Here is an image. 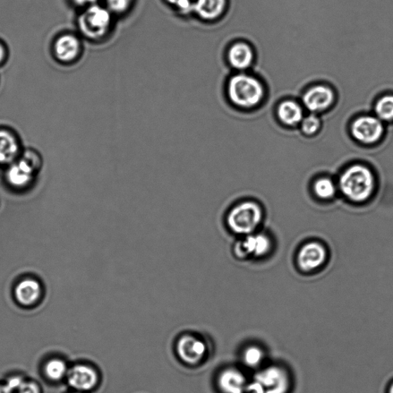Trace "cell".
<instances>
[{
    "label": "cell",
    "instance_id": "obj_18",
    "mask_svg": "<svg viewBox=\"0 0 393 393\" xmlns=\"http://www.w3.org/2000/svg\"><path fill=\"white\" fill-rule=\"evenodd\" d=\"M80 44L78 39L72 35H65L58 38L55 44V53L59 61H71L78 56Z\"/></svg>",
    "mask_w": 393,
    "mask_h": 393
},
{
    "label": "cell",
    "instance_id": "obj_2",
    "mask_svg": "<svg viewBox=\"0 0 393 393\" xmlns=\"http://www.w3.org/2000/svg\"><path fill=\"white\" fill-rule=\"evenodd\" d=\"M338 190L347 201L364 203L371 199L375 189V177L370 167L356 163L342 172Z\"/></svg>",
    "mask_w": 393,
    "mask_h": 393
},
{
    "label": "cell",
    "instance_id": "obj_20",
    "mask_svg": "<svg viewBox=\"0 0 393 393\" xmlns=\"http://www.w3.org/2000/svg\"><path fill=\"white\" fill-rule=\"evenodd\" d=\"M338 185L329 177H320L313 184V192L322 201H330L336 196Z\"/></svg>",
    "mask_w": 393,
    "mask_h": 393
},
{
    "label": "cell",
    "instance_id": "obj_24",
    "mask_svg": "<svg viewBox=\"0 0 393 393\" xmlns=\"http://www.w3.org/2000/svg\"><path fill=\"white\" fill-rule=\"evenodd\" d=\"M321 117L317 114L310 113L305 116L299 129L303 135L307 137H312L317 135L322 127Z\"/></svg>",
    "mask_w": 393,
    "mask_h": 393
},
{
    "label": "cell",
    "instance_id": "obj_5",
    "mask_svg": "<svg viewBox=\"0 0 393 393\" xmlns=\"http://www.w3.org/2000/svg\"><path fill=\"white\" fill-rule=\"evenodd\" d=\"M349 132L358 144L373 147L382 142L386 134V126L375 115L363 114L353 119Z\"/></svg>",
    "mask_w": 393,
    "mask_h": 393
},
{
    "label": "cell",
    "instance_id": "obj_21",
    "mask_svg": "<svg viewBox=\"0 0 393 393\" xmlns=\"http://www.w3.org/2000/svg\"><path fill=\"white\" fill-rule=\"evenodd\" d=\"M373 111L382 123H393V94L380 96L375 100Z\"/></svg>",
    "mask_w": 393,
    "mask_h": 393
},
{
    "label": "cell",
    "instance_id": "obj_31",
    "mask_svg": "<svg viewBox=\"0 0 393 393\" xmlns=\"http://www.w3.org/2000/svg\"><path fill=\"white\" fill-rule=\"evenodd\" d=\"M388 393H393V382L391 384V386L389 387Z\"/></svg>",
    "mask_w": 393,
    "mask_h": 393
},
{
    "label": "cell",
    "instance_id": "obj_12",
    "mask_svg": "<svg viewBox=\"0 0 393 393\" xmlns=\"http://www.w3.org/2000/svg\"><path fill=\"white\" fill-rule=\"evenodd\" d=\"M276 116L282 125L290 129L300 126L305 116L302 104L294 99L281 100L276 108Z\"/></svg>",
    "mask_w": 393,
    "mask_h": 393
},
{
    "label": "cell",
    "instance_id": "obj_4",
    "mask_svg": "<svg viewBox=\"0 0 393 393\" xmlns=\"http://www.w3.org/2000/svg\"><path fill=\"white\" fill-rule=\"evenodd\" d=\"M290 378L288 373L279 366H269L255 375L247 383L245 393H288Z\"/></svg>",
    "mask_w": 393,
    "mask_h": 393
},
{
    "label": "cell",
    "instance_id": "obj_3",
    "mask_svg": "<svg viewBox=\"0 0 393 393\" xmlns=\"http://www.w3.org/2000/svg\"><path fill=\"white\" fill-rule=\"evenodd\" d=\"M227 96L235 107L251 111L262 105L267 88L259 77L241 73L230 79Z\"/></svg>",
    "mask_w": 393,
    "mask_h": 393
},
{
    "label": "cell",
    "instance_id": "obj_22",
    "mask_svg": "<svg viewBox=\"0 0 393 393\" xmlns=\"http://www.w3.org/2000/svg\"><path fill=\"white\" fill-rule=\"evenodd\" d=\"M44 372L49 380L58 381L66 377L68 369L66 363L61 358H53L46 363Z\"/></svg>",
    "mask_w": 393,
    "mask_h": 393
},
{
    "label": "cell",
    "instance_id": "obj_32",
    "mask_svg": "<svg viewBox=\"0 0 393 393\" xmlns=\"http://www.w3.org/2000/svg\"><path fill=\"white\" fill-rule=\"evenodd\" d=\"M74 393H81V392H74Z\"/></svg>",
    "mask_w": 393,
    "mask_h": 393
},
{
    "label": "cell",
    "instance_id": "obj_25",
    "mask_svg": "<svg viewBox=\"0 0 393 393\" xmlns=\"http://www.w3.org/2000/svg\"><path fill=\"white\" fill-rule=\"evenodd\" d=\"M109 11L116 13L125 12L130 8L132 0H106Z\"/></svg>",
    "mask_w": 393,
    "mask_h": 393
},
{
    "label": "cell",
    "instance_id": "obj_7",
    "mask_svg": "<svg viewBox=\"0 0 393 393\" xmlns=\"http://www.w3.org/2000/svg\"><path fill=\"white\" fill-rule=\"evenodd\" d=\"M301 104L310 113L321 115L335 105L337 93L325 83H318L307 88L301 98Z\"/></svg>",
    "mask_w": 393,
    "mask_h": 393
},
{
    "label": "cell",
    "instance_id": "obj_15",
    "mask_svg": "<svg viewBox=\"0 0 393 393\" xmlns=\"http://www.w3.org/2000/svg\"><path fill=\"white\" fill-rule=\"evenodd\" d=\"M249 382L238 370L229 368L222 371L218 378V385L223 393H245Z\"/></svg>",
    "mask_w": 393,
    "mask_h": 393
},
{
    "label": "cell",
    "instance_id": "obj_11",
    "mask_svg": "<svg viewBox=\"0 0 393 393\" xmlns=\"http://www.w3.org/2000/svg\"><path fill=\"white\" fill-rule=\"evenodd\" d=\"M68 385L77 392H88L97 386L99 374L95 369L87 365H76L67 373Z\"/></svg>",
    "mask_w": 393,
    "mask_h": 393
},
{
    "label": "cell",
    "instance_id": "obj_28",
    "mask_svg": "<svg viewBox=\"0 0 393 393\" xmlns=\"http://www.w3.org/2000/svg\"><path fill=\"white\" fill-rule=\"evenodd\" d=\"M98 0H74V2L76 4L81 5V6L94 4Z\"/></svg>",
    "mask_w": 393,
    "mask_h": 393
},
{
    "label": "cell",
    "instance_id": "obj_9",
    "mask_svg": "<svg viewBox=\"0 0 393 393\" xmlns=\"http://www.w3.org/2000/svg\"><path fill=\"white\" fill-rule=\"evenodd\" d=\"M326 247L319 242L305 243L298 251V268L305 273L313 272L321 268L328 257Z\"/></svg>",
    "mask_w": 393,
    "mask_h": 393
},
{
    "label": "cell",
    "instance_id": "obj_19",
    "mask_svg": "<svg viewBox=\"0 0 393 393\" xmlns=\"http://www.w3.org/2000/svg\"><path fill=\"white\" fill-rule=\"evenodd\" d=\"M18 151V144L14 137L6 131H0V163H10Z\"/></svg>",
    "mask_w": 393,
    "mask_h": 393
},
{
    "label": "cell",
    "instance_id": "obj_1",
    "mask_svg": "<svg viewBox=\"0 0 393 393\" xmlns=\"http://www.w3.org/2000/svg\"><path fill=\"white\" fill-rule=\"evenodd\" d=\"M263 220L260 204L250 199L230 203L222 211L220 224L224 232L241 238L257 232Z\"/></svg>",
    "mask_w": 393,
    "mask_h": 393
},
{
    "label": "cell",
    "instance_id": "obj_14",
    "mask_svg": "<svg viewBox=\"0 0 393 393\" xmlns=\"http://www.w3.org/2000/svg\"><path fill=\"white\" fill-rule=\"evenodd\" d=\"M39 161L37 157L27 156L18 163L13 166L8 172V182L15 187L27 186L32 181L34 173L38 168Z\"/></svg>",
    "mask_w": 393,
    "mask_h": 393
},
{
    "label": "cell",
    "instance_id": "obj_29",
    "mask_svg": "<svg viewBox=\"0 0 393 393\" xmlns=\"http://www.w3.org/2000/svg\"><path fill=\"white\" fill-rule=\"evenodd\" d=\"M0 393H13V392L6 384H4V385H0Z\"/></svg>",
    "mask_w": 393,
    "mask_h": 393
},
{
    "label": "cell",
    "instance_id": "obj_23",
    "mask_svg": "<svg viewBox=\"0 0 393 393\" xmlns=\"http://www.w3.org/2000/svg\"><path fill=\"white\" fill-rule=\"evenodd\" d=\"M265 358L263 350L258 346H250L247 347L243 352L242 360L244 363L249 368H258L260 367Z\"/></svg>",
    "mask_w": 393,
    "mask_h": 393
},
{
    "label": "cell",
    "instance_id": "obj_30",
    "mask_svg": "<svg viewBox=\"0 0 393 393\" xmlns=\"http://www.w3.org/2000/svg\"><path fill=\"white\" fill-rule=\"evenodd\" d=\"M4 56V51L1 45H0V63L3 61Z\"/></svg>",
    "mask_w": 393,
    "mask_h": 393
},
{
    "label": "cell",
    "instance_id": "obj_13",
    "mask_svg": "<svg viewBox=\"0 0 393 393\" xmlns=\"http://www.w3.org/2000/svg\"><path fill=\"white\" fill-rule=\"evenodd\" d=\"M228 62L235 70L240 72L249 70L256 61L254 48L245 42H238L230 46L227 54Z\"/></svg>",
    "mask_w": 393,
    "mask_h": 393
},
{
    "label": "cell",
    "instance_id": "obj_16",
    "mask_svg": "<svg viewBox=\"0 0 393 393\" xmlns=\"http://www.w3.org/2000/svg\"><path fill=\"white\" fill-rule=\"evenodd\" d=\"M42 294L41 286L35 280H24L16 286L15 297L16 301L23 306H32L39 300Z\"/></svg>",
    "mask_w": 393,
    "mask_h": 393
},
{
    "label": "cell",
    "instance_id": "obj_6",
    "mask_svg": "<svg viewBox=\"0 0 393 393\" xmlns=\"http://www.w3.org/2000/svg\"><path fill=\"white\" fill-rule=\"evenodd\" d=\"M272 249L273 242L270 237L257 232L237 238L232 246V252L237 260L243 261L266 257Z\"/></svg>",
    "mask_w": 393,
    "mask_h": 393
},
{
    "label": "cell",
    "instance_id": "obj_27",
    "mask_svg": "<svg viewBox=\"0 0 393 393\" xmlns=\"http://www.w3.org/2000/svg\"><path fill=\"white\" fill-rule=\"evenodd\" d=\"M17 393H40L39 387L35 382L24 380L18 389L16 390Z\"/></svg>",
    "mask_w": 393,
    "mask_h": 393
},
{
    "label": "cell",
    "instance_id": "obj_8",
    "mask_svg": "<svg viewBox=\"0 0 393 393\" xmlns=\"http://www.w3.org/2000/svg\"><path fill=\"white\" fill-rule=\"evenodd\" d=\"M111 20L112 18L107 8L92 5L80 16L79 24L85 36L99 39L107 32Z\"/></svg>",
    "mask_w": 393,
    "mask_h": 393
},
{
    "label": "cell",
    "instance_id": "obj_26",
    "mask_svg": "<svg viewBox=\"0 0 393 393\" xmlns=\"http://www.w3.org/2000/svg\"><path fill=\"white\" fill-rule=\"evenodd\" d=\"M170 4L176 6L184 13L193 11L194 4L191 0H166Z\"/></svg>",
    "mask_w": 393,
    "mask_h": 393
},
{
    "label": "cell",
    "instance_id": "obj_10",
    "mask_svg": "<svg viewBox=\"0 0 393 393\" xmlns=\"http://www.w3.org/2000/svg\"><path fill=\"white\" fill-rule=\"evenodd\" d=\"M176 351L181 361L189 365H196L203 361L207 353V347L201 339L192 335L179 338Z\"/></svg>",
    "mask_w": 393,
    "mask_h": 393
},
{
    "label": "cell",
    "instance_id": "obj_17",
    "mask_svg": "<svg viewBox=\"0 0 393 393\" xmlns=\"http://www.w3.org/2000/svg\"><path fill=\"white\" fill-rule=\"evenodd\" d=\"M227 0H196L193 11L205 20H213L223 14Z\"/></svg>",
    "mask_w": 393,
    "mask_h": 393
}]
</instances>
